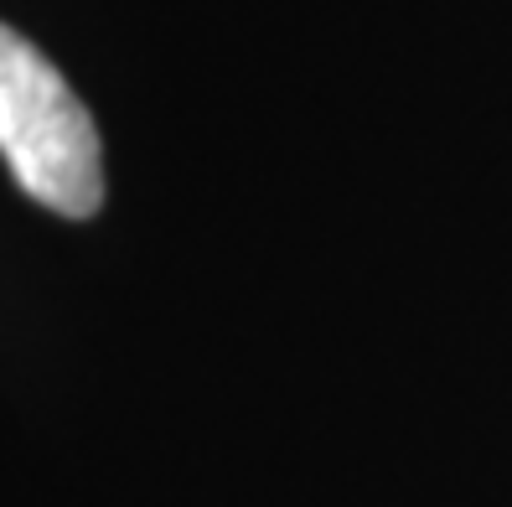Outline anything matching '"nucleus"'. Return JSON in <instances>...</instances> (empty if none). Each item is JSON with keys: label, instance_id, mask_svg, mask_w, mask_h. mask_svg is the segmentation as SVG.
Here are the masks:
<instances>
[{"label": "nucleus", "instance_id": "1", "mask_svg": "<svg viewBox=\"0 0 512 507\" xmlns=\"http://www.w3.org/2000/svg\"><path fill=\"white\" fill-rule=\"evenodd\" d=\"M0 156L21 192L63 218L104 207V151L94 114L47 57L0 21Z\"/></svg>", "mask_w": 512, "mask_h": 507}]
</instances>
